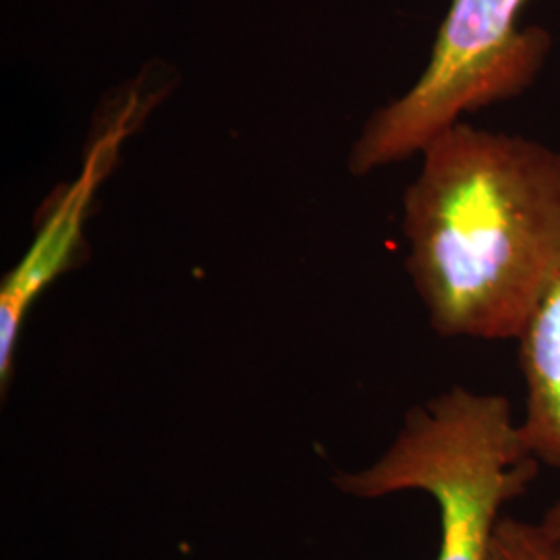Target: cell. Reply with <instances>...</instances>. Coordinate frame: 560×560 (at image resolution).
<instances>
[{"instance_id":"cell-6","label":"cell","mask_w":560,"mask_h":560,"mask_svg":"<svg viewBox=\"0 0 560 560\" xmlns=\"http://www.w3.org/2000/svg\"><path fill=\"white\" fill-rule=\"evenodd\" d=\"M490 560H560L541 534L540 523L504 517Z\"/></svg>"},{"instance_id":"cell-3","label":"cell","mask_w":560,"mask_h":560,"mask_svg":"<svg viewBox=\"0 0 560 560\" xmlns=\"http://www.w3.org/2000/svg\"><path fill=\"white\" fill-rule=\"evenodd\" d=\"M527 2L451 0L425 69L365 120L349 152V171L363 177L420 156L465 115L511 101L538 80L552 38L544 27H521Z\"/></svg>"},{"instance_id":"cell-5","label":"cell","mask_w":560,"mask_h":560,"mask_svg":"<svg viewBox=\"0 0 560 560\" xmlns=\"http://www.w3.org/2000/svg\"><path fill=\"white\" fill-rule=\"evenodd\" d=\"M521 432L541 467L560 469V280L521 330Z\"/></svg>"},{"instance_id":"cell-4","label":"cell","mask_w":560,"mask_h":560,"mask_svg":"<svg viewBox=\"0 0 560 560\" xmlns=\"http://www.w3.org/2000/svg\"><path fill=\"white\" fill-rule=\"evenodd\" d=\"M143 110V98L140 90H136L120 104L119 117L94 143L78 180L62 189L50 206V212L42 221L38 237L23 260L7 272L0 284V393L4 395L15 374V355L30 310L42 293L73 266L71 260L78 252L83 221L96 187L108 173L110 162L115 161L119 141L140 120Z\"/></svg>"},{"instance_id":"cell-2","label":"cell","mask_w":560,"mask_h":560,"mask_svg":"<svg viewBox=\"0 0 560 560\" xmlns=\"http://www.w3.org/2000/svg\"><path fill=\"white\" fill-rule=\"evenodd\" d=\"M540 467L511 400L453 386L411 407L376 459L337 469L330 481L358 501L428 494L441 520L434 560H490L504 509L529 490Z\"/></svg>"},{"instance_id":"cell-1","label":"cell","mask_w":560,"mask_h":560,"mask_svg":"<svg viewBox=\"0 0 560 560\" xmlns=\"http://www.w3.org/2000/svg\"><path fill=\"white\" fill-rule=\"evenodd\" d=\"M402 198L407 272L446 339L517 340L560 280V150L465 120Z\"/></svg>"},{"instance_id":"cell-7","label":"cell","mask_w":560,"mask_h":560,"mask_svg":"<svg viewBox=\"0 0 560 560\" xmlns=\"http://www.w3.org/2000/svg\"><path fill=\"white\" fill-rule=\"evenodd\" d=\"M538 523H540L541 534L546 536L550 548L557 552V557L560 559V497L548 506V511L544 513V517Z\"/></svg>"}]
</instances>
